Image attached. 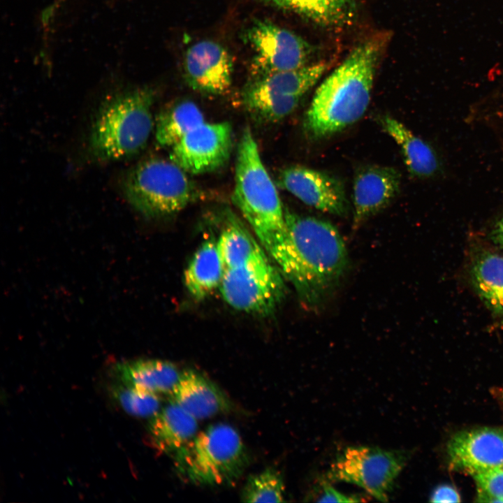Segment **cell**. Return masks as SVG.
Masks as SVG:
<instances>
[{
  "instance_id": "4fadbf2b",
  "label": "cell",
  "mask_w": 503,
  "mask_h": 503,
  "mask_svg": "<svg viewBox=\"0 0 503 503\" xmlns=\"http://www.w3.org/2000/svg\"><path fill=\"white\" fill-rule=\"evenodd\" d=\"M453 470L470 476L503 465V428H478L455 434L447 447Z\"/></svg>"
},
{
  "instance_id": "e0dca14e",
  "label": "cell",
  "mask_w": 503,
  "mask_h": 503,
  "mask_svg": "<svg viewBox=\"0 0 503 503\" xmlns=\"http://www.w3.org/2000/svg\"><path fill=\"white\" fill-rule=\"evenodd\" d=\"M112 370L119 383L168 396L181 374L173 363L159 359L123 361L115 364Z\"/></svg>"
},
{
  "instance_id": "5b68a950",
  "label": "cell",
  "mask_w": 503,
  "mask_h": 503,
  "mask_svg": "<svg viewBox=\"0 0 503 503\" xmlns=\"http://www.w3.org/2000/svg\"><path fill=\"white\" fill-rule=\"evenodd\" d=\"M173 456L179 474L200 486L231 484L242 475L248 462L240 435L225 423L211 425L197 432Z\"/></svg>"
},
{
  "instance_id": "277c9868",
  "label": "cell",
  "mask_w": 503,
  "mask_h": 503,
  "mask_svg": "<svg viewBox=\"0 0 503 503\" xmlns=\"http://www.w3.org/2000/svg\"><path fill=\"white\" fill-rule=\"evenodd\" d=\"M154 93L140 88L122 93L105 102L92 125L89 152L101 162L130 158L146 146L154 129Z\"/></svg>"
},
{
  "instance_id": "603a6c76",
  "label": "cell",
  "mask_w": 503,
  "mask_h": 503,
  "mask_svg": "<svg viewBox=\"0 0 503 503\" xmlns=\"http://www.w3.org/2000/svg\"><path fill=\"white\" fill-rule=\"evenodd\" d=\"M472 277L486 305L503 314V255L487 253L479 257L472 266Z\"/></svg>"
},
{
  "instance_id": "d6a6232c",
  "label": "cell",
  "mask_w": 503,
  "mask_h": 503,
  "mask_svg": "<svg viewBox=\"0 0 503 503\" xmlns=\"http://www.w3.org/2000/svg\"><path fill=\"white\" fill-rule=\"evenodd\" d=\"M502 324H503V322H502Z\"/></svg>"
},
{
  "instance_id": "4316f807",
  "label": "cell",
  "mask_w": 503,
  "mask_h": 503,
  "mask_svg": "<svg viewBox=\"0 0 503 503\" xmlns=\"http://www.w3.org/2000/svg\"><path fill=\"white\" fill-rule=\"evenodd\" d=\"M112 397L128 414L151 417L161 409L160 395L117 381L110 388Z\"/></svg>"
},
{
  "instance_id": "1f68e13d",
  "label": "cell",
  "mask_w": 503,
  "mask_h": 503,
  "mask_svg": "<svg viewBox=\"0 0 503 503\" xmlns=\"http://www.w3.org/2000/svg\"><path fill=\"white\" fill-rule=\"evenodd\" d=\"M495 392L497 395L503 401V388H497Z\"/></svg>"
},
{
  "instance_id": "484cf974",
  "label": "cell",
  "mask_w": 503,
  "mask_h": 503,
  "mask_svg": "<svg viewBox=\"0 0 503 503\" xmlns=\"http://www.w3.org/2000/svg\"><path fill=\"white\" fill-rule=\"evenodd\" d=\"M245 502H284V483L280 473L267 468L250 476L241 494Z\"/></svg>"
},
{
  "instance_id": "8fae6325",
  "label": "cell",
  "mask_w": 503,
  "mask_h": 503,
  "mask_svg": "<svg viewBox=\"0 0 503 503\" xmlns=\"http://www.w3.org/2000/svg\"><path fill=\"white\" fill-rule=\"evenodd\" d=\"M278 184L305 204L323 212L345 217L349 203L343 184L324 172L293 165L282 170Z\"/></svg>"
},
{
  "instance_id": "30bf717a",
  "label": "cell",
  "mask_w": 503,
  "mask_h": 503,
  "mask_svg": "<svg viewBox=\"0 0 503 503\" xmlns=\"http://www.w3.org/2000/svg\"><path fill=\"white\" fill-rule=\"evenodd\" d=\"M233 131L229 122H203L170 148V159L188 174L221 168L230 158Z\"/></svg>"
},
{
  "instance_id": "83f0119b",
  "label": "cell",
  "mask_w": 503,
  "mask_h": 503,
  "mask_svg": "<svg viewBox=\"0 0 503 503\" xmlns=\"http://www.w3.org/2000/svg\"><path fill=\"white\" fill-rule=\"evenodd\" d=\"M471 476L476 486L478 502H503V465Z\"/></svg>"
},
{
  "instance_id": "3957f363",
  "label": "cell",
  "mask_w": 503,
  "mask_h": 503,
  "mask_svg": "<svg viewBox=\"0 0 503 503\" xmlns=\"http://www.w3.org/2000/svg\"><path fill=\"white\" fill-rule=\"evenodd\" d=\"M233 201L272 256L287 235L285 210L249 128L237 152Z\"/></svg>"
},
{
  "instance_id": "9c48e42d",
  "label": "cell",
  "mask_w": 503,
  "mask_h": 503,
  "mask_svg": "<svg viewBox=\"0 0 503 503\" xmlns=\"http://www.w3.org/2000/svg\"><path fill=\"white\" fill-rule=\"evenodd\" d=\"M219 290L233 308L247 313L268 314L284 296V284L269 260L226 269Z\"/></svg>"
},
{
  "instance_id": "ffe728a7",
  "label": "cell",
  "mask_w": 503,
  "mask_h": 503,
  "mask_svg": "<svg viewBox=\"0 0 503 503\" xmlns=\"http://www.w3.org/2000/svg\"><path fill=\"white\" fill-rule=\"evenodd\" d=\"M224 270L217 241L208 240L197 249L184 271L185 287L195 300H203L219 287Z\"/></svg>"
},
{
  "instance_id": "2e32d148",
  "label": "cell",
  "mask_w": 503,
  "mask_h": 503,
  "mask_svg": "<svg viewBox=\"0 0 503 503\" xmlns=\"http://www.w3.org/2000/svg\"><path fill=\"white\" fill-rule=\"evenodd\" d=\"M198 428L196 418L170 401L150 417L147 433L153 447L173 455L194 437Z\"/></svg>"
},
{
  "instance_id": "f546056e",
  "label": "cell",
  "mask_w": 503,
  "mask_h": 503,
  "mask_svg": "<svg viewBox=\"0 0 503 503\" xmlns=\"http://www.w3.org/2000/svg\"><path fill=\"white\" fill-rule=\"evenodd\" d=\"M432 502H458L460 497L458 491L449 485L437 487L430 496Z\"/></svg>"
},
{
  "instance_id": "44dd1931",
  "label": "cell",
  "mask_w": 503,
  "mask_h": 503,
  "mask_svg": "<svg viewBox=\"0 0 503 503\" xmlns=\"http://www.w3.org/2000/svg\"><path fill=\"white\" fill-rule=\"evenodd\" d=\"M224 270L268 260L267 256L252 235L233 216H228L217 240Z\"/></svg>"
},
{
  "instance_id": "ac0fdd59",
  "label": "cell",
  "mask_w": 503,
  "mask_h": 503,
  "mask_svg": "<svg viewBox=\"0 0 503 503\" xmlns=\"http://www.w3.org/2000/svg\"><path fill=\"white\" fill-rule=\"evenodd\" d=\"M379 122L382 129L400 147L405 165L413 176L428 178L439 171V159L430 145L393 117L381 116Z\"/></svg>"
},
{
  "instance_id": "7c38bea8",
  "label": "cell",
  "mask_w": 503,
  "mask_h": 503,
  "mask_svg": "<svg viewBox=\"0 0 503 503\" xmlns=\"http://www.w3.org/2000/svg\"><path fill=\"white\" fill-rule=\"evenodd\" d=\"M182 68L186 83L195 91L217 95L231 85L233 60L218 42L201 40L189 45L184 52Z\"/></svg>"
},
{
  "instance_id": "9a60e30c",
  "label": "cell",
  "mask_w": 503,
  "mask_h": 503,
  "mask_svg": "<svg viewBox=\"0 0 503 503\" xmlns=\"http://www.w3.org/2000/svg\"><path fill=\"white\" fill-rule=\"evenodd\" d=\"M175 403L197 420L207 418L227 411L231 402L212 381L193 370L181 372L169 395Z\"/></svg>"
},
{
  "instance_id": "ba28073f",
  "label": "cell",
  "mask_w": 503,
  "mask_h": 503,
  "mask_svg": "<svg viewBox=\"0 0 503 503\" xmlns=\"http://www.w3.org/2000/svg\"><path fill=\"white\" fill-rule=\"evenodd\" d=\"M254 52L255 77L299 68L311 63L314 46L300 36L272 22L257 20L243 33Z\"/></svg>"
},
{
  "instance_id": "4dcf8cb0",
  "label": "cell",
  "mask_w": 503,
  "mask_h": 503,
  "mask_svg": "<svg viewBox=\"0 0 503 503\" xmlns=\"http://www.w3.org/2000/svg\"><path fill=\"white\" fill-rule=\"evenodd\" d=\"M493 236L495 242L503 247V217L496 224Z\"/></svg>"
},
{
  "instance_id": "7a4b0ae2",
  "label": "cell",
  "mask_w": 503,
  "mask_h": 503,
  "mask_svg": "<svg viewBox=\"0 0 503 503\" xmlns=\"http://www.w3.org/2000/svg\"><path fill=\"white\" fill-rule=\"evenodd\" d=\"M384 38L363 41L317 88L303 122L313 138L329 137L358 121L371 98Z\"/></svg>"
},
{
  "instance_id": "d4e9b609",
  "label": "cell",
  "mask_w": 503,
  "mask_h": 503,
  "mask_svg": "<svg viewBox=\"0 0 503 503\" xmlns=\"http://www.w3.org/2000/svg\"><path fill=\"white\" fill-rule=\"evenodd\" d=\"M301 98L271 92L253 81L247 85L242 93L246 109L260 119L272 122L280 121L294 112Z\"/></svg>"
},
{
  "instance_id": "d6986e66",
  "label": "cell",
  "mask_w": 503,
  "mask_h": 503,
  "mask_svg": "<svg viewBox=\"0 0 503 503\" xmlns=\"http://www.w3.org/2000/svg\"><path fill=\"white\" fill-rule=\"evenodd\" d=\"M256 1L327 27H340L351 24L356 14L354 0Z\"/></svg>"
},
{
  "instance_id": "52a82bcc",
  "label": "cell",
  "mask_w": 503,
  "mask_h": 503,
  "mask_svg": "<svg viewBox=\"0 0 503 503\" xmlns=\"http://www.w3.org/2000/svg\"><path fill=\"white\" fill-rule=\"evenodd\" d=\"M406 460L407 456L402 451L349 446L337 457L326 477L329 481L356 485L375 499L387 502Z\"/></svg>"
},
{
  "instance_id": "8992f818",
  "label": "cell",
  "mask_w": 503,
  "mask_h": 503,
  "mask_svg": "<svg viewBox=\"0 0 503 503\" xmlns=\"http://www.w3.org/2000/svg\"><path fill=\"white\" fill-rule=\"evenodd\" d=\"M123 191L130 205L148 217L175 214L195 198L188 173L171 161L150 158L136 165L124 177Z\"/></svg>"
},
{
  "instance_id": "5bb4252c",
  "label": "cell",
  "mask_w": 503,
  "mask_h": 503,
  "mask_svg": "<svg viewBox=\"0 0 503 503\" xmlns=\"http://www.w3.org/2000/svg\"><path fill=\"white\" fill-rule=\"evenodd\" d=\"M400 184V174L394 168L369 165L358 169L353 183V228L387 207Z\"/></svg>"
},
{
  "instance_id": "cb8c5ba5",
  "label": "cell",
  "mask_w": 503,
  "mask_h": 503,
  "mask_svg": "<svg viewBox=\"0 0 503 503\" xmlns=\"http://www.w3.org/2000/svg\"><path fill=\"white\" fill-rule=\"evenodd\" d=\"M328 65L311 62L299 68L255 77L260 87L284 95L302 97L322 77Z\"/></svg>"
},
{
  "instance_id": "f1b7e54d",
  "label": "cell",
  "mask_w": 503,
  "mask_h": 503,
  "mask_svg": "<svg viewBox=\"0 0 503 503\" xmlns=\"http://www.w3.org/2000/svg\"><path fill=\"white\" fill-rule=\"evenodd\" d=\"M314 501L319 502H357L362 497L355 495L343 493L331 486L328 479H322L319 484V492L316 493Z\"/></svg>"
},
{
  "instance_id": "7402d4cb",
  "label": "cell",
  "mask_w": 503,
  "mask_h": 503,
  "mask_svg": "<svg viewBox=\"0 0 503 503\" xmlns=\"http://www.w3.org/2000/svg\"><path fill=\"white\" fill-rule=\"evenodd\" d=\"M205 122L204 115L192 101H177L164 108L154 122V136L157 145L171 148L187 133Z\"/></svg>"
},
{
  "instance_id": "6da1fadb",
  "label": "cell",
  "mask_w": 503,
  "mask_h": 503,
  "mask_svg": "<svg viewBox=\"0 0 503 503\" xmlns=\"http://www.w3.org/2000/svg\"><path fill=\"white\" fill-rule=\"evenodd\" d=\"M287 235L272 258L309 305L322 300L348 263L345 243L330 222L285 211Z\"/></svg>"
}]
</instances>
